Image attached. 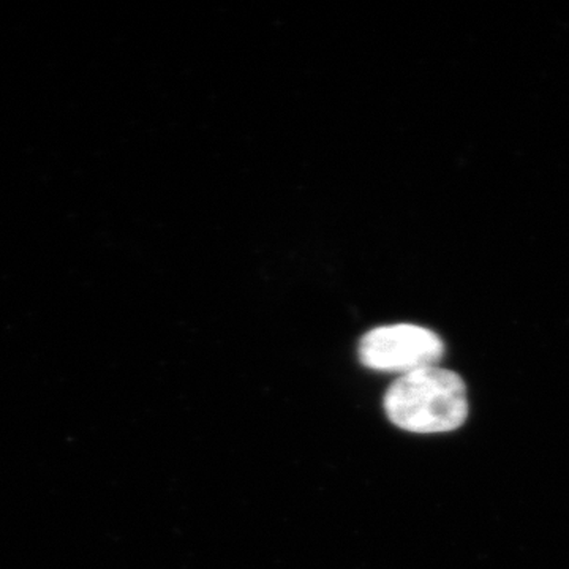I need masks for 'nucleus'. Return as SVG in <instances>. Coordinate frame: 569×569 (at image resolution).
Returning <instances> with one entry per match:
<instances>
[{
	"label": "nucleus",
	"instance_id": "1",
	"mask_svg": "<svg viewBox=\"0 0 569 569\" xmlns=\"http://www.w3.org/2000/svg\"><path fill=\"white\" fill-rule=\"evenodd\" d=\"M389 421L415 433L451 432L468 418L462 377L432 366L397 378L385 395Z\"/></svg>",
	"mask_w": 569,
	"mask_h": 569
},
{
	"label": "nucleus",
	"instance_id": "2",
	"mask_svg": "<svg viewBox=\"0 0 569 569\" xmlns=\"http://www.w3.org/2000/svg\"><path fill=\"white\" fill-rule=\"evenodd\" d=\"M359 361L377 372L400 377L438 366L445 355L441 337L417 325H389L372 329L358 347Z\"/></svg>",
	"mask_w": 569,
	"mask_h": 569
}]
</instances>
